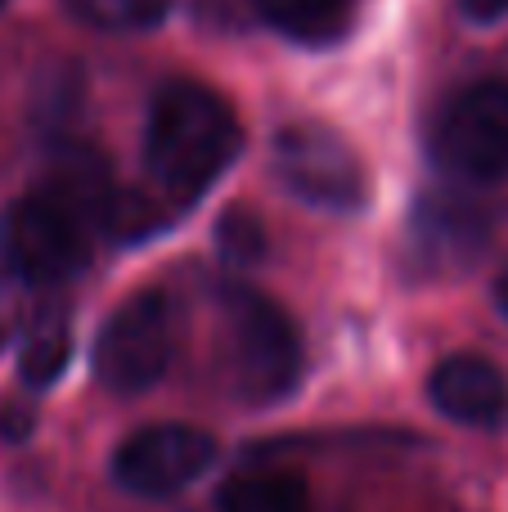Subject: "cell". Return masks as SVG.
I'll return each mask as SVG.
<instances>
[{"mask_svg":"<svg viewBox=\"0 0 508 512\" xmlns=\"http://www.w3.org/2000/svg\"><path fill=\"white\" fill-rule=\"evenodd\" d=\"M122 189H113L108 167L90 153H72L54 167L45 185L23 194L5 212L0 252L23 283L59 288L90 265L95 230H108Z\"/></svg>","mask_w":508,"mask_h":512,"instance_id":"1","label":"cell"},{"mask_svg":"<svg viewBox=\"0 0 508 512\" xmlns=\"http://www.w3.org/2000/svg\"><path fill=\"white\" fill-rule=\"evenodd\" d=\"M243 153V126L230 99L203 81H167L144 117V171L171 198L189 207L234 167Z\"/></svg>","mask_w":508,"mask_h":512,"instance_id":"2","label":"cell"},{"mask_svg":"<svg viewBox=\"0 0 508 512\" xmlns=\"http://www.w3.org/2000/svg\"><path fill=\"white\" fill-rule=\"evenodd\" d=\"M221 369L234 400L266 409L302 382V337L284 306L257 288L230 283L221 292Z\"/></svg>","mask_w":508,"mask_h":512,"instance_id":"3","label":"cell"},{"mask_svg":"<svg viewBox=\"0 0 508 512\" xmlns=\"http://www.w3.org/2000/svg\"><path fill=\"white\" fill-rule=\"evenodd\" d=\"M432 158L464 185L508 180V81L464 86L432 126Z\"/></svg>","mask_w":508,"mask_h":512,"instance_id":"4","label":"cell"},{"mask_svg":"<svg viewBox=\"0 0 508 512\" xmlns=\"http://www.w3.org/2000/svg\"><path fill=\"white\" fill-rule=\"evenodd\" d=\"M279 185L315 212H360L369 203V176L356 149L320 122H293L275 135L270 149Z\"/></svg>","mask_w":508,"mask_h":512,"instance_id":"5","label":"cell"},{"mask_svg":"<svg viewBox=\"0 0 508 512\" xmlns=\"http://www.w3.org/2000/svg\"><path fill=\"white\" fill-rule=\"evenodd\" d=\"M171 310L162 292H135L99 324L90 369L113 396H144L171 364Z\"/></svg>","mask_w":508,"mask_h":512,"instance_id":"6","label":"cell"},{"mask_svg":"<svg viewBox=\"0 0 508 512\" xmlns=\"http://www.w3.org/2000/svg\"><path fill=\"white\" fill-rule=\"evenodd\" d=\"M216 445L212 432L194 423H149L131 432L113 454V481L135 499H171L212 472Z\"/></svg>","mask_w":508,"mask_h":512,"instance_id":"7","label":"cell"},{"mask_svg":"<svg viewBox=\"0 0 508 512\" xmlns=\"http://www.w3.org/2000/svg\"><path fill=\"white\" fill-rule=\"evenodd\" d=\"M428 400L441 418L459 427H477V432H495L508 423V378L500 364L486 355L459 351L432 364L428 373Z\"/></svg>","mask_w":508,"mask_h":512,"instance_id":"8","label":"cell"},{"mask_svg":"<svg viewBox=\"0 0 508 512\" xmlns=\"http://www.w3.org/2000/svg\"><path fill=\"white\" fill-rule=\"evenodd\" d=\"M486 243V216L473 203H450V198H432L414 216V248L428 265L468 261Z\"/></svg>","mask_w":508,"mask_h":512,"instance_id":"9","label":"cell"},{"mask_svg":"<svg viewBox=\"0 0 508 512\" xmlns=\"http://www.w3.org/2000/svg\"><path fill=\"white\" fill-rule=\"evenodd\" d=\"M257 14L284 41L324 50L338 45L356 23V0H257Z\"/></svg>","mask_w":508,"mask_h":512,"instance_id":"10","label":"cell"},{"mask_svg":"<svg viewBox=\"0 0 508 512\" xmlns=\"http://www.w3.org/2000/svg\"><path fill=\"white\" fill-rule=\"evenodd\" d=\"M221 512H315L311 486L293 468H243L225 481Z\"/></svg>","mask_w":508,"mask_h":512,"instance_id":"11","label":"cell"},{"mask_svg":"<svg viewBox=\"0 0 508 512\" xmlns=\"http://www.w3.org/2000/svg\"><path fill=\"white\" fill-rule=\"evenodd\" d=\"M72 355V324L63 315L36 319L23 337V351H18V373H23L27 387H50L59 382V373L68 369Z\"/></svg>","mask_w":508,"mask_h":512,"instance_id":"12","label":"cell"},{"mask_svg":"<svg viewBox=\"0 0 508 512\" xmlns=\"http://www.w3.org/2000/svg\"><path fill=\"white\" fill-rule=\"evenodd\" d=\"M63 9L77 23L95 27V32L135 36V32H153L171 14V0H63Z\"/></svg>","mask_w":508,"mask_h":512,"instance_id":"13","label":"cell"},{"mask_svg":"<svg viewBox=\"0 0 508 512\" xmlns=\"http://www.w3.org/2000/svg\"><path fill=\"white\" fill-rule=\"evenodd\" d=\"M221 248L230 261H252L261 252V225L243 212H230L221 225Z\"/></svg>","mask_w":508,"mask_h":512,"instance_id":"14","label":"cell"},{"mask_svg":"<svg viewBox=\"0 0 508 512\" xmlns=\"http://www.w3.org/2000/svg\"><path fill=\"white\" fill-rule=\"evenodd\" d=\"M468 23L477 27H495V23H508V0H459Z\"/></svg>","mask_w":508,"mask_h":512,"instance_id":"15","label":"cell"},{"mask_svg":"<svg viewBox=\"0 0 508 512\" xmlns=\"http://www.w3.org/2000/svg\"><path fill=\"white\" fill-rule=\"evenodd\" d=\"M495 306H500V315L508 319V265H504L500 279H495Z\"/></svg>","mask_w":508,"mask_h":512,"instance_id":"16","label":"cell"},{"mask_svg":"<svg viewBox=\"0 0 508 512\" xmlns=\"http://www.w3.org/2000/svg\"><path fill=\"white\" fill-rule=\"evenodd\" d=\"M0 5H5V0H0Z\"/></svg>","mask_w":508,"mask_h":512,"instance_id":"17","label":"cell"}]
</instances>
